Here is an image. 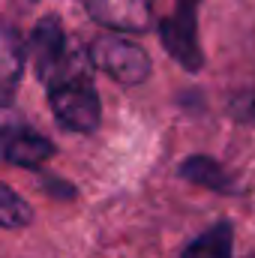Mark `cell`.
<instances>
[{
    "label": "cell",
    "instance_id": "1",
    "mask_svg": "<svg viewBox=\"0 0 255 258\" xmlns=\"http://www.w3.org/2000/svg\"><path fill=\"white\" fill-rule=\"evenodd\" d=\"M90 57L81 48H72L66 63L51 75L48 87V105L57 117V123L69 132H93L102 120V102L93 84Z\"/></svg>",
    "mask_w": 255,
    "mask_h": 258
},
{
    "label": "cell",
    "instance_id": "2",
    "mask_svg": "<svg viewBox=\"0 0 255 258\" xmlns=\"http://www.w3.org/2000/svg\"><path fill=\"white\" fill-rule=\"evenodd\" d=\"M198 6L201 0H171V12L156 24L168 57L192 75L204 69V51L198 42Z\"/></svg>",
    "mask_w": 255,
    "mask_h": 258
},
{
    "label": "cell",
    "instance_id": "3",
    "mask_svg": "<svg viewBox=\"0 0 255 258\" xmlns=\"http://www.w3.org/2000/svg\"><path fill=\"white\" fill-rule=\"evenodd\" d=\"M87 57L99 72H105L108 78H114L123 87L144 84L150 78V69H153L150 54L141 45H135L132 39H123V36H114V33L96 36L87 45Z\"/></svg>",
    "mask_w": 255,
    "mask_h": 258
},
{
    "label": "cell",
    "instance_id": "4",
    "mask_svg": "<svg viewBox=\"0 0 255 258\" xmlns=\"http://www.w3.org/2000/svg\"><path fill=\"white\" fill-rule=\"evenodd\" d=\"M72 45H69V36L63 30V21L57 15H42L30 36H27V57L33 63V72L42 84L51 81V75L66 63Z\"/></svg>",
    "mask_w": 255,
    "mask_h": 258
},
{
    "label": "cell",
    "instance_id": "5",
    "mask_svg": "<svg viewBox=\"0 0 255 258\" xmlns=\"http://www.w3.org/2000/svg\"><path fill=\"white\" fill-rule=\"evenodd\" d=\"M90 21L111 33L153 30V0H84Z\"/></svg>",
    "mask_w": 255,
    "mask_h": 258
},
{
    "label": "cell",
    "instance_id": "6",
    "mask_svg": "<svg viewBox=\"0 0 255 258\" xmlns=\"http://www.w3.org/2000/svg\"><path fill=\"white\" fill-rule=\"evenodd\" d=\"M24 63H27V42L21 39L15 24L0 18V108L12 105L24 75Z\"/></svg>",
    "mask_w": 255,
    "mask_h": 258
},
{
    "label": "cell",
    "instance_id": "7",
    "mask_svg": "<svg viewBox=\"0 0 255 258\" xmlns=\"http://www.w3.org/2000/svg\"><path fill=\"white\" fill-rule=\"evenodd\" d=\"M0 156L18 168H39L54 156V144L27 126H6L0 132Z\"/></svg>",
    "mask_w": 255,
    "mask_h": 258
},
{
    "label": "cell",
    "instance_id": "8",
    "mask_svg": "<svg viewBox=\"0 0 255 258\" xmlns=\"http://www.w3.org/2000/svg\"><path fill=\"white\" fill-rule=\"evenodd\" d=\"M180 177L195 183V186H201V189H210V192H219V195L243 192L240 183L231 177V171H225V165H219L210 156H189V159H183L180 162Z\"/></svg>",
    "mask_w": 255,
    "mask_h": 258
},
{
    "label": "cell",
    "instance_id": "9",
    "mask_svg": "<svg viewBox=\"0 0 255 258\" xmlns=\"http://www.w3.org/2000/svg\"><path fill=\"white\" fill-rule=\"evenodd\" d=\"M231 252H234V225L216 222L207 231H201L180 252V258H231Z\"/></svg>",
    "mask_w": 255,
    "mask_h": 258
},
{
    "label": "cell",
    "instance_id": "10",
    "mask_svg": "<svg viewBox=\"0 0 255 258\" xmlns=\"http://www.w3.org/2000/svg\"><path fill=\"white\" fill-rule=\"evenodd\" d=\"M30 219H33L30 204L0 180V228H24L30 225Z\"/></svg>",
    "mask_w": 255,
    "mask_h": 258
},
{
    "label": "cell",
    "instance_id": "11",
    "mask_svg": "<svg viewBox=\"0 0 255 258\" xmlns=\"http://www.w3.org/2000/svg\"><path fill=\"white\" fill-rule=\"evenodd\" d=\"M249 114H252V117H255V99H252V102H249Z\"/></svg>",
    "mask_w": 255,
    "mask_h": 258
},
{
    "label": "cell",
    "instance_id": "12",
    "mask_svg": "<svg viewBox=\"0 0 255 258\" xmlns=\"http://www.w3.org/2000/svg\"><path fill=\"white\" fill-rule=\"evenodd\" d=\"M24 3H39V0H24Z\"/></svg>",
    "mask_w": 255,
    "mask_h": 258
},
{
    "label": "cell",
    "instance_id": "13",
    "mask_svg": "<svg viewBox=\"0 0 255 258\" xmlns=\"http://www.w3.org/2000/svg\"><path fill=\"white\" fill-rule=\"evenodd\" d=\"M249 258H255V255H249Z\"/></svg>",
    "mask_w": 255,
    "mask_h": 258
}]
</instances>
